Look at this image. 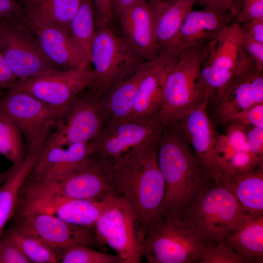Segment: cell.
<instances>
[{
  "mask_svg": "<svg viewBox=\"0 0 263 263\" xmlns=\"http://www.w3.org/2000/svg\"><path fill=\"white\" fill-rule=\"evenodd\" d=\"M177 52L151 61L139 85L132 111L126 120L146 122L157 116L169 68Z\"/></svg>",
  "mask_w": 263,
  "mask_h": 263,
  "instance_id": "cell-22",
  "label": "cell"
},
{
  "mask_svg": "<svg viewBox=\"0 0 263 263\" xmlns=\"http://www.w3.org/2000/svg\"><path fill=\"white\" fill-rule=\"evenodd\" d=\"M243 4V0H233L232 9L234 11L236 15L240 11Z\"/></svg>",
  "mask_w": 263,
  "mask_h": 263,
  "instance_id": "cell-48",
  "label": "cell"
},
{
  "mask_svg": "<svg viewBox=\"0 0 263 263\" xmlns=\"http://www.w3.org/2000/svg\"><path fill=\"white\" fill-rule=\"evenodd\" d=\"M91 48L94 86L101 94L139 65L138 56L124 39L116 35L100 18Z\"/></svg>",
  "mask_w": 263,
  "mask_h": 263,
  "instance_id": "cell-10",
  "label": "cell"
},
{
  "mask_svg": "<svg viewBox=\"0 0 263 263\" xmlns=\"http://www.w3.org/2000/svg\"><path fill=\"white\" fill-rule=\"evenodd\" d=\"M17 80L0 53V92L7 90Z\"/></svg>",
  "mask_w": 263,
  "mask_h": 263,
  "instance_id": "cell-44",
  "label": "cell"
},
{
  "mask_svg": "<svg viewBox=\"0 0 263 263\" xmlns=\"http://www.w3.org/2000/svg\"><path fill=\"white\" fill-rule=\"evenodd\" d=\"M21 192L94 201L119 195L109 164L93 157L79 168L54 181L42 184L26 182Z\"/></svg>",
  "mask_w": 263,
  "mask_h": 263,
  "instance_id": "cell-7",
  "label": "cell"
},
{
  "mask_svg": "<svg viewBox=\"0 0 263 263\" xmlns=\"http://www.w3.org/2000/svg\"><path fill=\"white\" fill-rule=\"evenodd\" d=\"M225 126V136L233 150L235 152H251L248 145L245 125L236 122H230Z\"/></svg>",
  "mask_w": 263,
  "mask_h": 263,
  "instance_id": "cell-36",
  "label": "cell"
},
{
  "mask_svg": "<svg viewBox=\"0 0 263 263\" xmlns=\"http://www.w3.org/2000/svg\"><path fill=\"white\" fill-rule=\"evenodd\" d=\"M243 46L258 68L263 71V43L258 42L243 32Z\"/></svg>",
  "mask_w": 263,
  "mask_h": 263,
  "instance_id": "cell-40",
  "label": "cell"
},
{
  "mask_svg": "<svg viewBox=\"0 0 263 263\" xmlns=\"http://www.w3.org/2000/svg\"><path fill=\"white\" fill-rule=\"evenodd\" d=\"M235 16L232 9H224L212 5L200 10H192L180 29L175 51L190 46H204L228 27Z\"/></svg>",
  "mask_w": 263,
  "mask_h": 263,
  "instance_id": "cell-20",
  "label": "cell"
},
{
  "mask_svg": "<svg viewBox=\"0 0 263 263\" xmlns=\"http://www.w3.org/2000/svg\"><path fill=\"white\" fill-rule=\"evenodd\" d=\"M67 147L49 146L47 141L26 182L42 184L54 181L82 167L94 156L90 142Z\"/></svg>",
  "mask_w": 263,
  "mask_h": 263,
  "instance_id": "cell-19",
  "label": "cell"
},
{
  "mask_svg": "<svg viewBox=\"0 0 263 263\" xmlns=\"http://www.w3.org/2000/svg\"><path fill=\"white\" fill-rule=\"evenodd\" d=\"M243 32L253 39L263 43V19L242 23Z\"/></svg>",
  "mask_w": 263,
  "mask_h": 263,
  "instance_id": "cell-42",
  "label": "cell"
},
{
  "mask_svg": "<svg viewBox=\"0 0 263 263\" xmlns=\"http://www.w3.org/2000/svg\"><path fill=\"white\" fill-rule=\"evenodd\" d=\"M94 10L92 0H81L69 26L70 33L83 50L90 64L92 45L96 33Z\"/></svg>",
  "mask_w": 263,
  "mask_h": 263,
  "instance_id": "cell-30",
  "label": "cell"
},
{
  "mask_svg": "<svg viewBox=\"0 0 263 263\" xmlns=\"http://www.w3.org/2000/svg\"><path fill=\"white\" fill-rule=\"evenodd\" d=\"M157 162L165 184L160 215L179 214L210 180L188 141L174 125L165 127L161 134Z\"/></svg>",
  "mask_w": 263,
  "mask_h": 263,
  "instance_id": "cell-2",
  "label": "cell"
},
{
  "mask_svg": "<svg viewBox=\"0 0 263 263\" xmlns=\"http://www.w3.org/2000/svg\"><path fill=\"white\" fill-rule=\"evenodd\" d=\"M2 235L13 243L31 263H60L58 255L44 243L14 225Z\"/></svg>",
  "mask_w": 263,
  "mask_h": 263,
  "instance_id": "cell-31",
  "label": "cell"
},
{
  "mask_svg": "<svg viewBox=\"0 0 263 263\" xmlns=\"http://www.w3.org/2000/svg\"><path fill=\"white\" fill-rule=\"evenodd\" d=\"M22 4L17 0H0V25L25 21Z\"/></svg>",
  "mask_w": 263,
  "mask_h": 263,
  "instance_id": "cell-35",
  "label": "cell"
},
{
  "mask_svg": "<svg viewBox=\"0 0 263 263\" xmlns=\"http://www.w3.org/2000/svg\"><path fill=\"white\" fill-rule=\"evenodd\" d=\"M151 61L138 65L126 77L117 81L105 92L102 98L109 121H123L129 117L139 85Z\"/></svg>",
  "mask_w": 263,
  "mask_h": 263,
  "instance_id": "cell-26",
  "label": "cell"
},
{
  "mask_svg": "<svg viewBox=\"0 0 263 263\" xmlns=\"http://www.w3.org/2000/svg\"><path fill=\"white\" fill-rule=\"evenodd\" d=\"M212 118L225 125L237 113L263 104V74L255 63L236 75L207 102Z\"/></svg>",
  "mask_w": 263,
  "mask_h": 263,
  "instance_id": "cell-16",
  "label": "cell"
},
{
  "mask_svg": "<svg viewBox=\"0 0 263 263\" xmlns=\"http://www.w3.org/2000/svg\"><path fill=\"white\" fill-rule=\"evenodd\" d=\"M62 263H123L117 255L102 253L89 246L77 245L71 246L61 255Z\"/></svg>",
  "mask_w": 263,
  "mask_h": 263,
  "instance_id": "cell-33",
  "label": "cell"
},
{
  "mask_svg": "<svg viewBox=\"0 0 263 263\" xmlns=\"http://www.w3.org/2000/svg\"><path fill=\"white\" fill-rule=\"evenodd\" d=\"M173 125L188 141L207 177L217 182L223 172L217 155L218 134L209 116L207 102L196 107Z\"/></svg>",
  "mask_w": 263,
  "mask_h": 263,
  "instance_id": "cell-18",
  "label": "cell"
},
{
  "mask_svg": "<svg viewBox=\"0 0 263 263\" xmlns=\"http://www.w3.org/2000/svg\"><path fill=\"white\" fill-rule=\"evenodd\" d=\"M100 245H107L123 263H140L143 257L144 235L130 204L117 195L100 215L94 225Z\"/></svg>",
  "mask_w": 263,
  "mask_h": 263,
  "instance_id": "cell-8",
  "label": "cell"
},
{
  "mask_svg": "<svg viewBox=\"0 0 263 263\" xmlns=\"http://www.w3.org/2000/svg\"><path fill=\"white\" fill-rule=\"evenodd\" d=\"M31 262L9 240L0 237V263H29Z\"/></svg>",
  "mask_w": 263,
  "mask_h": 263,
  "instance_id": "cell-38",
  "label": "cell"
},
{
  "mask_svg": "<svg viewBox=\"0 0 263 263\" xmlns=\"http://www.w3.org/2000/svg\"><path fill=\"white\" fill-rule=\"evenodd\" d=\"M196 0H172L150 4L154 14V34L159 57L177 52L175 45L180 29Z\"/></svg>",
  "mask_w": 263,
  "mask_h": 263,
  "instance_id": "cell-24",
  "label": "cell"
},
{
  "mask_svg": "<svg viewBox=\"0 0 263 263\" xmlns=\"http://www.w3.org/2000/svg\"><path fill=\"white\" fill-rule=\"evenodd\" d=\"M243 37L240 23L234 22L203 46L201 74L207 102L232 78L254 63L243 48Z\"/></svg>",
  "mask_w": 263,
  "mask_h": 263,
  "instance_id": "cell-5",
  "label": "cell"
},
{
  "mask_svg": "<svg viewBox=\"0 0 263 263\" xmlns=\"http://www.w3.org/2000/svg\"><path fill=\"white\" fill-rule=\"evenodd\" d=\"M164 129L157 116L146 122L109 121L90 142L94 156L111 164L131 149L159 139Z\"/></svg>",
  "mask_w": 263,
  "mask_h": 263,
  "instance_id": "cell-15",
  "label": "cell"
},
{
  "mask_svg": "<svg viewBox=\"0 0 263 263\" xmlns=\"http://www.w3.org/2000/svg\"><path fill=\"white\" fill-rule=\"evenodd\" d=\"M112 1V0H111Z\"/></svg>",
  "mask_w": 263,
  "mask_h": 263,
  "instance_id": "cell-53",
  "label": "cell"
},
{
  "mask_svg": "<svg viewBox=\"0 0 263 263\" xmlns=\"http://www.w3.org/2000/svg\"><path fill=\"white\" fill-rule=\"evenodd\" d=\"M66 109L51 106L22 92L0 93V110L17 124L23 137L26 153L34 151L48 140Z\"/></svg>",
  "mask_w": 263,
  "mask_h": 263,
  "instance_id": "cell-9",
  "label": "cell"
},
{
  "mask_svg": "<svg viewBox=\"0 0 263 263\" xmlns=\"http://www.w3.org/2000/svg\"><path fill=\"white\" fill-rule=\"evenodd\" d=\"M245 126L250 150L255 155L263 158V128Z\"/></svg>",
  "mask_w": 263,
  "mask_h": 263,
  "instance_id": "cell-41",
  "label": "cell"
},
{
  "mask_svg": "<svg viewBox=\"0 0 263 263\" xmlns=\"http://www.w3.org/2000/svg\"><path fill=\"white\" fill-rule=\"evenodd\" d=\"M238 22L263 19V0H243L242 8L236 16Z\"/></svg>",
  "mask_w": 263,
  "mask_h": 263,
  "instance_id": "cell-39",
  "label": "cell"
},
{
  "mask_svg": "<svg viewBox=\"0 0 263 263\" xmlns=\"http://www.w3.org/2000/svg\"><path fill=\"white\" fill-rule=\"evenodd\" d=\"M14 225L42 241L59 257L68 248L77 245L100 246L94 226L85 227L67 223L41 212L15 213Z\"/></svg>",
  "mask_w": 263,
  "mask_h": 263,
  "instance_id": "cell-14",
  "label": "cell"
},
{
  "mask_svg": "<svg viewBox=\"0 0 263 263\" xmlns=\"http://www.w3.org/2000/svg\"><path fill=\"white\" fill-rule=\"evenodd\" d=\"M203 247L179 214H161L146 231L143 257L150 263H197Z\"/></svg>",
  "mask_w": 263,
  "mask_h": 263,
  "instance_id": "cell-6",
  "label": "cell"
},
{
  "mask_svg": "<svg viewBox=\"0 0 263 263\" xmlns=\"http://www.w3.org/2000/svg\"><path fill=\"white\" fill-rule=\"evenodd\" d=\"M203 48L199 46L185 48L175 55L169 67L157 115L165 128L207 102L201 74Z\"/></svg>",
  "mask_w": 263,
  "mask_h": 263,
  "instance_id": "cell-4",
  "label": "cell"
},
{
  "mask_svg": "<svg viewBox=\"0 0 263 263\" xmlns=\"http://www.w3.org/2000/svg\"><path fill=\"white\" fill-rule=\"evenodd\" d=\"M117 195L94 201L20 194L15 213H44L72 225L94 227L102 213Z\"/></svg>",
  "mask_w": 263,
  "mask_h": 263,
  "instance_id": "cell-17",
  "label": "cell"
},
{
  "mask_svg": "<svg viewBox=\"0 0 263 263\" xmlns=\"http://www.w3.org/2000/svg\"><path fill=\"white\" fill-rule=\"evenodd\" d=\"M98 18L106 24L111 23L112 18L111 0H92Z\"/></svg>",
  "mask_w": 263,
  "mask_h": 263,
  "instance_id": "cell-43",
  "label": "cell"
},
{
  "mask_svg": "<svg viewBox=\"0 0 263 263\" xmlns=\"http://www.w3.org/2000/svg\"><path fill=\"white\" fill-rule=\"evenodd\" d=\"M94 86L88 67L57 70L38 76L17 80L7 90L25 93L54 107L66 109L86 89Z\"/></svg>",
  "mask_w": 263,
  "mask_h": 263,
  "instance_id": "cell-13",
  "label": "cell"
},
{
  "mask_svg": "<svg viewBox=\"0 0 263 263\" xmlns=\"http://www.w3.org/2000/svg\"><path fill=\"white\" fill-rule=\"evenodd\" d=\"M45 145V143L37 150L26 153L23 161L14 166L12 172L0 186V237L6 224L15 214L21 190Z\"/></svg>",
  "mask_w": 263,
  "mask_h": 263,
  "instance_id": "cell-28",
  "label": "cell"
},
{
  "mask_svg": "<svg viewBox=\"0 0 263 263\" xmlns=\"http://www.w3.org/2000/svg\"><path fill=\"white\" fill-rule=\"evenodd\" d=\"M19 2H20L22 5V3L24 1V0H17Z\"/></svg>",
  "mask_w": 263,
  "mask_h": 263,
  "instance_id": "cell-51",
  "label": "cell"
},
{
  "mask_svg": "<svg viewBox=\"0 0 263 263\" xmlns=\"http://www.w3.org/2000/svg\"><path fill=\"white\" fill-rule=\"evenodd\" d=\"M233 0H203L199 5H212L224 9H232Z\"/></svg>",
  "mask_w": 263,
  "mask_h": 263,
  "instance_id": "cell-46",
  "label": "cell"
},
{
  "mask_svg": "<svg viewBox=\"0 0 263 263\" xmlns=\"http://www.w3.org/2000/svg\"><path fill=\"white\" fill-rule=\"evenodd\" d=\"M150 4H154L160 2H170L172 0H147Z\"/></svg>",
  "mask_w": 263,
  "mask_h": 263,
  "instance_id": "cell-49",
  "label": "cell"
},
{
  "mask_svg": "<svg viewBox=\"0 0 263 263\" xmlns=\"http://www.w3.org/2000/svg\"><path fill=\"white\" fill-rule=\"evenodd\" d=\"M203 0H197L195 5H199Z\"/></svg>",
  "mask_w": 263,
  "mask_h": 263,
  "instance_id": "cell-50",
  "label": "cell"
},
{
  "mask_svg": "<svg viewBox=\"0 0 263 263\" xmlns=\"http://www.w3.org/2000/svg\"><path fill=\"white\" fill-rule=\"evenodd\" d=\"M159 139L132 149L109 164L117 191L133 208L144 238L150 225L160 216L165 191L157 162Z\"/></svg>",
  "mask_w": 263,
  "mask_h": 263,
  "instance_id": "cell-1",
  "label": "cell"
},
{
  "mask_svg": "<svg viewBox=\"0 0 263 263\" xmlns=\"http://www.w3.org/2000/svg\"><path fill=\"white\" fill-rule=\"evenodd\" d=\"M222 242L248 263H263V215H248Z\"/></svg>",
  "mask_w": 263,
  "mask_h": 263,
  "instance_id": "cell-29",
  "label": "cell"
},
{
  "mask_svg": "<svg viewBox=\"0 0 263 263\" xmlns=\"http://www.w3.org/2000/svg\"><path fill=\"white\" fill-rule=\"evenodd\" d=\"M218 183L226 188L249 215H263V165L240 173L224 172Z\"/></svg>",
  "mask_w": 263,
  "mask_h": 263,
  "instance_id": "cell-25",
  "label": "cell"
},
{
  "mask_svg": "<svg viewBox=\"0 0 263 263\" xmlns=\"http://www.w3.org/2000/svg\"><path fill=\"white\" fill-rule=\"evenodd\" d=\"M81 0H24L25 20L37 26L57 27L69 30L71 20Z\"/></svg>",
  "mask_w": 263,
  "mask_h": 263,
  "instance_id": "cell-27",
  "label": "cell"
},
{
  "mask_svg": "<svg viewBox=\"0 0 263 263\" xmlns=\"http://www.w3.org/2000/svg\"><path fill=\"white\" fill-rule=\"evenodd\" d=\"M0 53L17 80L59 70L47 57L25 21L0 25Z\"/></svg>",
  "mask_w": 263,
  "mask_h": 263,
  "instance_id": "cell-11",
  "label": "cell"
},
{
  "mask_svg": "<svg viewBox=\"0 0 263 263\" xmlns=\"http://www.w3.org/2000/svg\"><path fill=\"white\" fill-rule=\"evenodd\" d=\"M112 9L119 16L126 9L141 0H111Z\"/></svg>",
  "mask_w": 263,
  "mask_h": 263,
  "instance_id": "cell-45",
  "label": "cell"
},
{
  "mask_svg": "<svg viewBox=\"0 0 263 263\" xmlns=\"http://www.w3.org/2000/svg\"><path fill=\"white\" fill-rule=\"evenodd\" d=\"M24 141L15 122L0 110V154L17 166L25 156Z\"/></svg>",
  "mask_w": 263,
  "mask_h": 263,
  "instance_id": "cell-32",
  "label": "cell"
},
{
  "mask_svg": "<svg viewBox=\"0 0 263 263\" xmlns=\"http://www.w3.org/2000/svg\"><path fill=\"white\" fill-rule=\"evenodd\" d=\"M198 263H248L222 242H212L203 247Z\"/></svg>",
  "mask_w": 263,
  "mask_h": 263,
  "instance_id": "cell-34",
  "label": "cell"
},
{
  "mask_svg": "<svg viewBox=\"0 0 263 263\" xmlns=\"http://www.w3.org/2000/svg\"><path fill=\"white\" fill-rule=\"evenodd\" d=\"M230 122L263 128V104L255 105L237 113L230 119L228 123Z\"/></svg>",
  "mask_w": 263,
  "mask_h": 263,
  "instance_id": "cell-37",
  "label": "cell"
},
{
  "mask_svg": "<svg viewBox=\"0 0 263 263\" xmlns=\"http://www.w3.org/2000/svg\"><path fill=\"white\" fill-rule=\"evenodd\" d=\"M179 215L204 246L222 242L249 214L226 188L210 180Z\"/></svg>",
  "mask_w": 263,
  "mask_h": 263,
  "instance_id": "cell-3",
  "label": "cell"
},
{
  "mask_svg": "<svg viewBox=\"0 0 263 263\" xmlns=\"http://www.w3.org/2000/svg\"><path fill=\"white\" fill-rule=\"evenodd\" d=\"M92 91L79 94L68 106L48 141L49 146L64 147L89 143L100 132L108 121L102 94Z\"/></svg>",
  "mask_w": 263,
  "mask_h": 263,
  "instance_id": "cell-12",
  "label": "cell"
},
{
  "mask_svg": "<svg viewBox=\"0 0 263 263\" xmlns=\"http://www.w3.org/2000/svg\"><path fill=\"white\" fill-rule=\"evenodd\" d=\"M27 23L37 35L47 57L56 66L65 70L88 67L90 63L84 53L69 31Z\"/></svg>",
  "mask_w": 263,
  "mask_h": 263,
  "instance_id": "cell-23",
  "label": "cell"
},
{
  "mask_svg": "<svg viewBox=\"0 0 263 263\" xmlns=\"http://www.w3.org/2000/svg\"><path fill=\"white\" fill-rule=\"evenodd\" d=\"M14 167L13 166L8 170L0 172V186L6 180L8 176L13 171Z\"/></svg>",
  "mask_w": 263,
  "mask_h": 263,
  "instance_id": "cell-47",
  "label": "cell"
},
{
  "mask_svg": "<svg viewBox=\"0 0 263 263\" xmlns=\"http://www.w3.org/2000/svg\"><path fill=\"white\" fill-rule=\"evenodd\" d=\"M124 39L132 50L147 61L159 57L154 34V14L147 0H141L119 16Z\"/></svg>",
  "mask_w": 263,
  "mask_h": 263,
  "instance_id": "cell-21",
  "label": "cell"
},
{
  "mask_svg": "<svg viewBox=\"0 0 263 263\" xmlns=\"http://www.w3.org/2000/svg\"><path fill=\"white\" fill-rule=\"evenodd\" d=\"M1 92H0V93H1Z\"/></svg>",
  "mask_w": 263,
  "mask_h": 263,
  "instance_id": "cell-52",
  "label": "cell"
}]
</instances>
